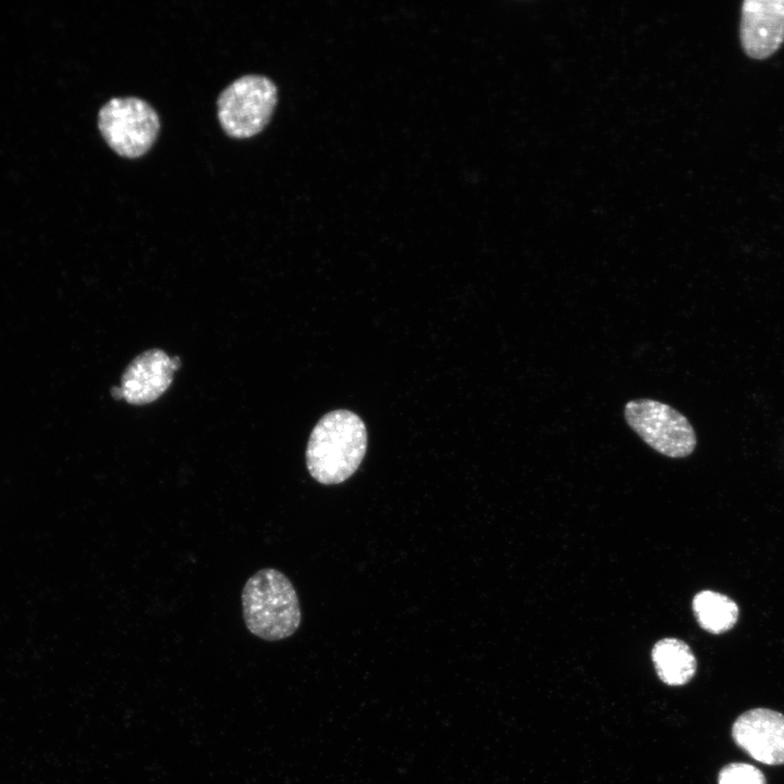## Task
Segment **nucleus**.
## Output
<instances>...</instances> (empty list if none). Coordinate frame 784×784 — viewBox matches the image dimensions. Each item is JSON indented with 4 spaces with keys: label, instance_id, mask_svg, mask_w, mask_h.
<instances>
[{
    "label": "nucleus",
    "instance_id": "1",
    "mask_svg": "<svg viewBox=\"0 0 784 784\" xmlns=\"http://www.w3.org/2000/svg\"><path fill=\"white\" fill-rule=\"evenodd\" d=\"M367 450V429L347 409L332 411L316 424L306 449L310 476L322 485H338L359 467Z\"/></svg>",
    "mask_w": 784,
    "mask_h": 784
},
{
    "label": "nucleus",
    "instance_id": "2",
    "mask_svg": "<svg viewBox=\"0 0 784 784\" xmlns=\"http://www.w3.org/2000/svg\"><path fill=\"white\" fill-rule=\"evenodd\" d=\"M243 618L255 636L275 641L292 636L301 625L298 597L290 579L275 568L252 575L242 590Z\"/></svg>",
    "mask_w": 784,
    "mask_h": 784
},
{
    "label": "nucleus",
    "instance_id": "3",
    "mask_svg": "<svg viewBox=\"0 0 784 784\" xmlns=\"http://www.w3.org/2000/svg\"><path fill=\"white\" fill-rule=\"evenodd\" d=\"M277 101L278 89L270 78L256 74L242 76L219 95L220 125L231 137H252L268 124Z\"/></svg>",
    "mask_w": 784,
    "mask_h": 784
},
{
    "label": "nucleus",
    "instance_id": "4",
    "mask_svg": "<svg viewBox=\"0 0 784 784\" xmlns=\"http://www.w3.org/2000/svg\"><path fill=\"white\" fill-rule=\"evenodd\" d=\"M98 127L106 143L118 155L138 158L154 145L160 121L156 110L137 97L107 101L98 113Z\"/></svg>",
    "mask_w": 784,
    "mask_h": 784
},
{
    "label": "nucleus",
    "instance_id": "5",
    "mask_svg": "<svg viewBox=\"0 0 784 784\" xmlns=\"http://www.w3.org/2000/svg\"><path fill=\"white\" fill-rule=\"evenodd\" d=\"M628 426L653 450L673 458L690 455L697 444L689 420L674 407L651 399L625 404Z\"/></svg>",
    "mask_w": 784,
    "mask_h": 784
},
{
    "label": "nucleus",
    "instance_id": "6",
    "mask_svg": "<svg viewBox=\"0 0 784 784\" xmlns=\"http://www.w3.org/2000/svg\"><path fill=\"white\" fill-rule=\"evenodd\" d=\"M732 736L758 762L784 764V714L764 708L748 710L734 722Z\"/></svg>",
    "mask_w": 784,
    "mask_h": 784
},
{
    "label": "nucleus",
    "instance_id": "7",
    "mask_svg": "<svg viewBox=\"0 0 784 784\" xmlns=\"http://www.w3.org/2000/svg\"><path fill=\"white\" fill-rule=\"evenodd\" d=\"M177 356L169 357L162 350H148L128 365L119 387L121 397L133 405L154 402L170 387L180 368Z\"/></svg>",
    "mask_w": 784,
    "mask_h": 784
},
{
    "label": "nucleus",
    "instance_id": "8",
    "mask_svg": "<svg viewBox=\"0 0 784 784\" xmlns=\"http://www.w3.org/2000/svg\"><path fill=\"white\" fill-rule=\"evenodd\" d=\"M740 14L745 52L754 59L772 54L784 40V0H746Z\"/></svg>",
    "mask_w": 784,
    "mask_h": 784
},
{
    "label": "nucleus",
    "instance_id": "9",
    "mask_svg": "<svg viewBox=\"0 0 784 784\" xmlns=\"http://www.w3.org/2000/svg\"><path fill=\"white\" fill-rule=\"evenodd\" d=\"M651 657L659 678L666 685H684L696 673L697 660L689 646L681 639L659 640L653 646Z\"/></svg>",
    "mask_w": 784,
    "mask_h": 784
},
{
    "label": "nucleus",
    "instance_id": "10",
    "mask_svg": "<svg viewBox=\"0 0 784 784\" xmlns=\"http://www.w3.org/2000/svg\"><path fill=\"white\" fill-rule=\"evenodd\" d=\"M693 611L700 627L714 635L731 630L739 615L734 600L712 590H702L694 597Z\"/></svg>",
    "mask_w": 784,
    "mask_h": 784
},
{
    "label": "nucleus",
    "instance_id": "11",
    "mask_svg": "<svg viewBox=\"0 0 784 784\" xmlns=\"http://www.w3.org/2000/svg\"><path fill=\"white\" fill-rule=\"evenodd\" d=\"M718 784H767V780L757 767L733 762L720 770Z\"/></svg>",
    "mask_w": 784,
    "mask_h": 784
}]
</instances>
